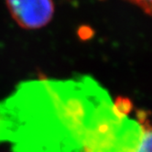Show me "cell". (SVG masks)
<instances>
[{"mask_svg":"<svg viewBox=\"0 0 152 152\" xmlns=\"http://www.w3.org/2000/svg\"><path fill=\"white\" fill-rule=\"evenodd\" d=\"M127 124L89 76L23 82L0 102V142L14 152H115Z\"/></svg>","mask_w":152,"mask_h":152,"instance_id":"1","label":"cell"},{"mask_svg":"<svg viewBox=\"0 0 152 152\" xmlns=\"http://www.w3.org/2000/svg\"><path fill=\"white\" fill-rule=\"evenodd\" d=\"M6 2L13 19L26 29L45 27L54 14L53 0H6Z\"/></svg>","mask_w":152,"mask_h":152,"instance_id":"2","label":"cell"},{"mask_svg":"<svg viewBox=\"0 0 152 152\" xmlns=\"http://www.w3.org/2000/svg\"><path fill=\"white\" fill-rule=\"evenodd\" d=\"M114 107L115 111L121 115L127 116L132 110L133 104L128 98L125 97H117L114 102Z\"/></svg>","mask_w":152,"mask_h":152,"instance_id":"3","label":"cell"},{"mask_svg":"<svg viewBox=\"0 0 152 152\" xmlns=\"http://www.w3.org/2000/svg\"><path fill=\"white\" fill-rule=\"evenodd\" d=\"M127 1L139 7L146 14H148V15L151 14L152 0H127Z\"/></svg>","mask_w":152,"mask_h":152,"instance_id":"4","label":"cell"}]
</instances>
